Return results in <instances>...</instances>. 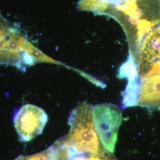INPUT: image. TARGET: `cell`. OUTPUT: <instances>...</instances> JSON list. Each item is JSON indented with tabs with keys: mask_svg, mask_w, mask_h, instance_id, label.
<instances>
[{
	"mask_svg": "<svg viewBox=\"0 0 160 160\" xmlns=\"http://www.w3.org/2000/svg\"><path fill=\"white\" fill-rule=\"evenodd\" d=\"M118 77L120 79H127L128 82L139 81L137 65L133 57L130 53L128 59L120 66Z\"/></svg>",
	"mask_w": 160,
	"mask_h": 160,
	"instance_id": "cell-9",
	"label": "cell"
},
{
	"mask_svg": "<svg viewBox=\"0 0 160 160\" xmlns=\"http://www.w3.org/2000/svg\"><path fill=\"white\" fill-rule=\"evenodd\" d=\"M95 129L104 148L113 153L118 132L122 122L119 108L111 103L98 104L92 107Z\"/></svg>",
	"mask_w": 160,
	"mask_h": 160,
	"instance_id": "cell-3",
	"label": "cell"
},
{
	"mask_svg": "<svg viewBox=\"0 0 160 160\" xmlns=\"http://www.w3.org/2000/svg\"><path fill=\"white\" fill-rule=\"evenodd\" d=\"M15 160H58L57 150L53 146L38 154L30 156L20 157Z\"/></svg>",
	"mask_w": 160,
	"mask_h": 160,
	"instance_id": "cell-10",
	"label": "cell"
},
{
	"mask_svg": "<svg viewBox=\"0 0 160 160\" xmlns=\"http://www.w3.org/2000/svg\"><path fill=\"white\" fill-rule=\"evenodd\" d=\"M138 106L160 110V78L152 75L140 79Z\"/></svg>",
	"mask_w": 160,
	"mask_h": 160,
	"instance_id": "cell-6",
	"label": "cell"
},
{
	"mask_svg": "<svg viewBox=\"0 0 160 160\" xmlns=\"http://www.w3.org/2000/svg\"><path fill=\"white\" fill-rule=\"evenodd\" d=\"M69 160H118L114 155L108 151L102 154L94 155L88 157H75Z\"/></svg>",
	"mask_w": 160,
	"mask_h": 160,
	"instance_id": "cell-11",
	"label": "cell"
},
{
	"mask_svg": "<svg viewBox=\"0 0 160 160\" xmlns=\"http://www.w3.org/2000/svg\"><path fill=\"white\" fill-rule=\"evenodd\" d=\"M98 12L122 26L129 52L135 55L146 35L160 23V0H99Z\"/></svg>",
	"mask_w": 160,
	"mask_h": 160,
	"instance_id": "cell-1",
	"label": "cell"
},
{
	"mask_svg": "<svg viewBox=\"0 0 160 160\" xmlns=\"http://www.w3.org/2000/svg\"><path fill=\"white\" fill-rule=\"evenodd\" d=\"M48 117L42 108L31 104L22 106L15 113L13 122L21 142H29L42 134Z\"/></svg>",
	"mask_w": 160,
	"mask_h": 160,
	"instance_id": "cell-4",
	"label": "cell"
},
{
	"mask_svg": "<svg viewBox=\"0 0 160 160\" xmlns=\"http://www.w3.org/2000/svg\"><path fill=\"white\" fill-rule=\"evenodd\" d=\"M140 92V81L128 82L125 91L122 94L123 109L138 106Z\"/></svg>",
	"mask_w": 160,
	"mask_h": 160,
	"instance_id": "cell-8",
	"label": "cell"
},
{
	"mask_svg": "<svg viewBox=\"0 0 160 160\" xmlns=\"http://www.w3.org/2000/svg\"><path fill=\"white\" fill-rule=\"evenodd\" d=\"M19 42L21 51L30 56L37 62H46L61 65V63L46 55L39 49L29 42L23 37L20 36Z\"/></svg>",
	"mask_w": 160,
	"mask_h": 160,
	"instance_id": "cell-7",
	"label": "cell"
},
{
	"mask_svg": "<svg viewBox=\"0 0 160 160\" xmlns=\"http://www.w3.org/2000/svg\"><path fill=\"white\" fill-rule=\"evenodd\" d=\"M6 34H5L0 29V43L3 42L4 40H5V38L6 37Z\"/></svg>",
	"mask_w": 160,
	"mask_h": 160,
	"instance_id": "cell-12",
	"label": "cell"
},
{
	"mask_svg": "<svg viewBox=\"0 0 160 160\" xmlns=\"http://www.w3.org/2000/svg\"><path fill=\"white\" fill-rule=\"evenodd\" d=\"M136 64L140 79L152 75L160 78V23L143 40Z\"/></svg>",
	"mask_w": 160,
	"mask_h": 160,
	"instance_id": "cell-5",
	"label": "cell"
},
{
	"mask_svg": "<svg viewBox=\"0 0 160 160\" xmlns=\"http://www.w3.org/2000/svg\"><path fill=\"white\" fill-rule=\"evenodd\" d=\"M68 124L70 130L61 140L69 150V158L90 156L107 151L95 129L92 107L89 103L79 104L71 111Z\"/></svg>",
	"mask_w": 160,
	"mask_h": 160,
	"instance_id": "cell-2",
	"label": "cell"
}]
</instances>
